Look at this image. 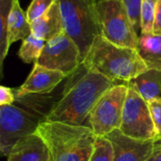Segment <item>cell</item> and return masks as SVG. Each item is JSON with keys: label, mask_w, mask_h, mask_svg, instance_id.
Here are the masks:
<instances>
[{"label": "cell", "mask_w": 161, "mask_h": 161, "mask_svg": "<svg viewBox=\"0 0 161 161\" xmlns=\"http://www.w3.org/2000/svg\"><path fill=\"white\" fill-rule=\"evenodd\" d=\"M68 77L61 97L52 106L44 120L81 125L89 119L97 101L115 82L88 70L82 63Z\"/></svg>", "instance_id": "6da1fadb"}, {"label": "cell", "mask_w": 161, "mask_h": 161, "mask_svg": "<svg viewBox=\"0 0 161 161\" xmlns=\"http://www.w3.org/2000/svg\"><path fill=\"white\" fill-rule=\"evenodd\" d=\"M82 64L113 82L128 83L149 70L136 49L118 46L102 35L95 37Z\"/></svg>", "instance_id": "7a4b0ae2"}, {"label": "cell", "mask_w": 161, "mask_h": 161, "mask_svg": "<svg viewBox=\"0 0 161 161\" xmlns=\"http://www.w3.org/2000/svg\"><path fill=\"white\" fill-rule=\"evenodd\" d=\"M36 133L47 147L49 161H89L97 138L90 126L45 120Z\"/></svg>", "instance_id": "3957f363"}, {"label": "cell", "mask_w": 161, "mask_h": 161, "mask_svg": "<svg viewBox=\"0 0 161 161\" xmlns=\"http://www.w3.org/2000/svg\"><path fill=\"white\" fill-rule=\"evenodd\" d=\"M58 1L60 5L64 30L75 42L84 59L95 37L101 35L96 0Z\"/></svg>", "instance_id": "277c9868"}, {"label": "cell", "mask_w": 161, "mask_h": 161, "mask_svg": "<svg viewBox=\"0 0 161 161\" xmlns=\"http://www.w3.org/2000/svg\"><path fill=\"white\" fill-rule=\"evenodd\" d=\"M101 35L118 46L137 49L139 35L123 0H96Z\"/></svg>", "instance_id": "5b68a950"}, {"label": "cell", "mask_w": 161, "mask_h": 161, "mask_svg": "<svg viewBox=\"0 0 161 161\" xmlns=\"http://www.w3.org/2000/svg\"><path fill=\"white\" fill-rule=\"evenodd\" d=\"M127 92V83L115 84L97 101L89 116L90 127L97 137L120 128Z\"/></svg>", "instance_id": "8992f818"}, {"label": "cell", "mask_w": 161, "mask_h": 161, "mask_svg": "<svg viewBox=\"0 0 161 161\" xmlns=\"http://www.w3.org/2000/svg\"><path fill=\"white\" fill-rule=\"evenodd\" d=\"M119 129L123 134L132 139L157 141L156 128L148 101L130 86H128Z\"/></svg>", "instance_id": "52a82bcc"}, {"label": "cell", "mask_w": 161, "mask_h": 161, "mask_svg": "<svg viewBox=\"0 0 161 161\" xmlns=\"http://www.w3.org/2000/svg\"><path fill=\"white\" fill-rule=\"evenodd\" d=\"M37 116L14 105L0 107V151L8 157L22 139L34 134L40 123Z\"/></svg>", "instance_id": "ba28073f"}, {"label": "cell", "mask_w": 161, "mask_h": 161, "mask_svg": "<svg viewBox=\"0 0 161 161\" xmlns=\"http://www.w3.org/2000/svg\"><path fill=\"white\" fill-rule=\"evenodd\" d=\"M83 61L75 42L63 31L57 37L45 42L41 57L36 63L51 70L71 75Z\"/></svg>", "instance_id": "9c48e42d"}, {"label": "cell", "mask_w": 161, "mask_h": 161, "mask_svg": "<svg viewBox=\"0 0 161 161\" xmlns=\"http://www.w3.org/2000/svg\"><path fill=\"white\" fill-rule=\"evenodd\" d=\"M113 146V161H149L155 154L156 140L142 141L125 136L116 129L106 136Z\"/></svg>", "instance_id": "30bf717a"}, {"label": "cell", "mask_w": 161, "mask_h": 161, "mask_svg": "<svg viewBox=\"0 0 161 161\" xmlns=\"http://www.w3.org/2000/svg\"><path fill=\"white\" fill-rule=\"evenodd\" d=\"M67 77L65 74L59 71L51 70L38 63H34V67L25 83L14 91L15 96L16 98H22L27 95L50 93Z\"/></svg>", "instance_id": "8fae6325"}, {"label": "cell", "mask_w": 161, "mask_h": 161, "mask_svg": "<svg viewBox=\"0 0 161 161\" xmlns=\"http://www.w3.org/2000/svg\"><path fill=\"white\" fill-rule=\"evenodd\" d=\"M31 30L35 37L44 42L50 41L65 31L60 5L58 0H55L44 14L31 23Z\"/></svg>", "instance_id": "7c38bea8"}, {"label": "cell", "mask_w": 161, "mask_h": 161, "mask_svg": "<svg viewBox=\"0 0 161 161\" xmlns=\"http://www.w3.org/2000/svg\"><path fill=\"white\" fill-rule=\"evenodd\" d=\"M8 161H49L47 147L36 132L20 140L8 154Z\"/></svg>", "instance_id": "4fadbf2b"}, {"label": "cell", "mask_w": 161, "mask_h": 161, "mask_svg": "<svg viewBox=\"0 0 161 161\" xmlns=\"http://www.w3.org/2000/svg\"><path fill=\"white\" fill-rule=\"evenodd\" d=\"M136 50L149 70L161 71V35L141 33Z\"/></svg>", "instance_id": "5bb4252c"}, {"label": "cell", "mask_w": 161, "mask_h": 161, "mask_svg": "<svg viewBox=\"0 0 161 161\" xmlns=\"http://www.w3.org/2000/svg\"><path fill=\"white\" fill-rule=\"evenodd\" d=\"M30 34H32L31 24L27 19L26 11L21 8L19 0H13L8 25V47L17 41L25 40Z\"/></svg>", "instance_id": "9a60e30c"}, {"label": "cell", "mask_w": 161, "mask_h": 161, "mask_svg": "<svg viewBox=\"0 0 161 161\" xmlns=\"http://www.w3.org/2000/svg\"><path fill=\"white\" fill-rule=\"evenodd\" d=\"M146 101L161 97V71L148 70L127 83Z\"/></svg>", "instance_id": "2e32d148"}, {"label": "cell", "mask_w": 161, "mask_h": 161, "mask_svg": "<svg viewBox=\"0 0 161 161\" xmlns=\"http://www.w3.org/2000/svg\"><path fill=\"white\" fill-rule=\"evenodd\" d=\"M13 0H0V23H1V32H0V74L1 78L3 77V65L4 60L8 52V17L12 8Z\"/></svg>", "instance_id": "e0dca14e"}, {"label": "cell", "mask_w": 161, "mask_h": 161, "mask_svg": "<svg viewBox=\"0 0 161 161\" xmlns=\"http://www.w3.org/2000/svg\"><path fill=\"white\" fill-rule=\"evenodd\" d=\"M45 42L42 39L30 34L27 38L22 41L18 57L25 63H36L42 55Z\"/></svg>", "instance_id": "ac0fdd59"}, {"label": "cell", "mask_w": 161, "mask_h": 161, "mask_svg": "<svg viewBox=\"0 0 161 161\" xmlns=\"http://www.w3.org/2000/svg\"><path fill=\"white\" fill-rule=\"evenodd\" d=\"M114 151L111 142L106 137H97L89 161H113Z\"/></svg>", "instance_id": "d6986e66"}, {"label": "cell", "mask_w": 161, "mask_h": 161, "mask_svg": "<svg viewBox=\"0 0 161 161\" xmlns=\"http://www.w3.org/2000/svg\"><path fill=\"white\" fill-rule=\"evenodd\" d=\"M158 0H142V32L152 33Z\"/></svg>", "instance_id": "ffe728a7"}, {"label": "cell", "mask_w": 161, "mask_h": 161, "mask_svg": "<svg viewBox=\"0 0 161 161\" xmlns=\"http://www.w3.org/2000/svg\"><path fill=\"white\" fill-rule=\"evenodd\" d=\"M137 33L142 32V0H123Z\"/></svg>", "instance_id": "44dd1931"}, {"label": "cell", "mask_w": 161, "mask_h": 161, "mask_svg": "<svg viewBox=\"0 0 161 161\" xmlns=\"http://www.w3.org/2000/svg\"><path fill=\"white\" fill-rule=\"evenodd\" d=\"M54 2L55 0H32L26 10V16L29 23L31 24L33 21L44 14Z\"/></svg>", "instance_id": "7402d4cb"}, {"label": "cell", "mask_w": 161, "mask_h": 161, "mask_svg": "<svg viewBox=\"0 0 161 161\" xmlns=\"http://www.w3.org/2000/svg\"><path fill=\"white\" fill-rule=\"evenodd\" d=\"M152 119L156 128L157 141L161 139V97L148 101Z\"/></svg>", "instance_id": "603a6c76"}, {"label": "cell", "mask_w": 161, "mask_h": 161, "mask_svg": "<svg viewBox=\"0 0 161 161\" xmlns=\"http://www.w3.org/2000/svg\"><path fill=\"white\" fill-rule=\"evenodd\" d=\"M15 99V92L12 89L6 86H0V107L13 105Z\"/></svg>", "instance_id": "cb8c5ba5"}, {"label": "cell", "mask_w": 161, "mask_h": 161, "mask_svg": "<svg viewBox=\"0 0 161 161\" xmlns=\"http://www.w3.org/2000/svg\"><path fill=\"white\" fill-rule=\"evenodd\" d=\"M152 33L155 35H161V0H158L157 4Z\"/></svg>", "instance_id": "d4e9b609"}, {"label": "cell", "mask_w": 161, "mask_h": 161, "mask_svg": "<svg viewBox=\"0 0 161 161\" xmlns=\"http://www.w3.org/2000/svg\"><path fill=\"white\" fill-rule=\"evenodd\" d=\"M155 153H161V139L156 141V144H155Z\"/></svg>", "instance_id": "484cf974"}, {"label": "cell", "mask_w": 161, "mask_h": 161, "mask_svg": "<svg viewBox=\"0 0 161 161\" xmlns=\"http://www.w3.org/2000/svg\"><path fill=\"white\" fill-rule=\"evenodd\" d=\"M149 161H161V153H155Z\"/></svg>", "instance_id": "4316f807"}]
</instances>
